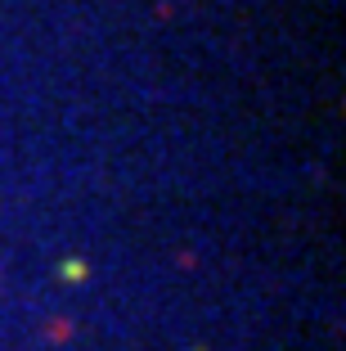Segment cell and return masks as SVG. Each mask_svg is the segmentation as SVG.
Listing matches in <instances>:
<instances>
[{"instance_id": "obj_1", "label": "cell", "mask_w": 346, "mask_h": 351, "mask_svg": "<svg viewBox=\"0 0 346 351\" xmlns=\"http://www.w3.org/2000/svg\"><path fill=\"white\" fill-rule=\"evenodd\" d=\"M59 275L68 279V284H82V275H86V261H63V266H59Z\"/></svg>"}]
</instances>
